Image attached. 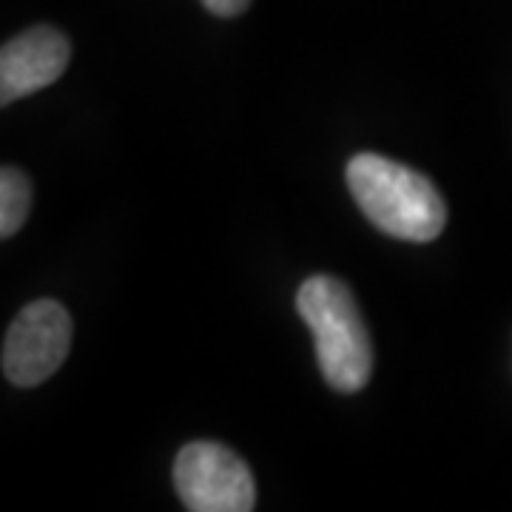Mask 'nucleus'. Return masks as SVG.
<instances>
[{"mask_svg":"<svg viewBox=\"0 0 512 512\" xmlns=\"http://www.w3.org/2000/svg\"><path fill=\"white\" fill-rule=\"evenodd\" d=\"M348 188L379 231L404 242H433L447 225L439 188L410 165L382 154H356L348 163Z\"/></svg>","mask_w":512,"mask_h":512,"instance_id":"obj_1","label":"nucleus"},{"mask_svg":"<svg viewBox=\"0 0 512 512\" xmlns=\"http://www.w3.org/2000/svg\"><path fill=\"white\" fill-rule=\"evenodd\" d=\"M296 311L316 339L325 382L339 393L362 390L373 373V345L348 285L336 276H311L296 293Z\"/></svg>","mask_w":512,"mask_h":512,"instance_id":"obj_2","label":"nucleus"},{"mask_svg":"<svg viewBox=\"0 0 512 512\" xmlns=\"http://www.w3.org/2000/svg\"><path fill=\"white\" fill-rule=\"evenodd\" d=\"M174 487L191 512H248L256 504L248 464L217 441L185 444L174 461Z\"/></svg>","mask_w":512,"mask_h":512,"instance_id":"obj_3","label":"nucleus"},{"mask_svg":"<svg viewBox=\"0 0 512 512\" xmlns=\"http://www.w3.org/2000/svg\"><path fill=\"white\" fill-rule=\"evenodd\" d=\"M72 348V316L55 299H37L18 313L3 339V376L37 387L60 370Z\"/></svg>","mask_w":512,"mask_h":512,"instance_id":"obj_4","label":"nucleus"},{"mask_svg":"<svg viewBox=\"0 0 512 512\" xmlns=\"http://www.w3.org/2000/svg\"><path fill=\"white\" fill-rule=\"evenodd\" d=\"M72 57L69 37L55 26H32L12 37L0 52V103L40 92L60 80Z\"/></svg>","mask_w":512,"mask_h":512,"instance_id":"obj_5","label":"nucleus"},{"mask_svg":"<svg viewBox=\"0 0 512 512\" xmlns=\"http://www.w3.org/2000/svg\"><path fill=\"white\" fill-rule=\"evenodd\" d=\"M29 211H32V180L15 165H3V171H0V237H15L29 217Z\"/></svg>","mask_w":512,"mask_h":512,"instance_id":"obj_6","label":"nucleus"},{"mask_svg":"<svg viewBox=\"0 0 512 512\" xmlns=\"http://www.w3.org/2000/svg\"><path fill=\"white\" fill-rule=\"evenodd\" d=\"M202 6L217 18H237L251 6V0H202Z\"/></svg>","mask_w":512,"mask_h":512,"instance_id":"obj_7","label":"nucleus"}]
</instances>
